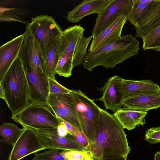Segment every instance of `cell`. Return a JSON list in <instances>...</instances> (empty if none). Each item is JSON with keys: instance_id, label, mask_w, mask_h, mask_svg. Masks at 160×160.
<instances>
[{"instance_id": "cell-1", "label": "cell", "mask_w": 160, "mask_h": 160, "mask_svg": "<svg viewBox=\"0 0 160 160\" xmlns=\"http://www.w3.org/2000/svg\"><path fill=\"white\" fill-rule=\"evenodd\" d=\"M124 129L113 115L100 108L98 121L87 150L95 160L127 157L130 148Z\"/></svg>"}, {"instance_id": "cell-2", "label": "cell", "mask_w": 160, "mask_h": 160, "mask_svg": "<svg viewBox=\"0 0 160 160\" xmlns=\"http://www.w3.org/2000/svg\"><path fill=\"white\" fill-rule=\"evenodd\" d=\"M140 49L139 42L136 38L131 34L126 35L96 51L87 53L82 65L89 72L99 66L112 68L138 54Z\"/></svg>"}, {"instance_id": "cell-3", "label": "cell", "mask_w": 160, "mask_h": 160, "mask_svg": "<svg viewBox=\"0 0 160 160\" xmlns=\"http://www.w3.org/2000/svg\"><path fill=\"white\" fill-rule=\"evenodd\" d=\"M0 86L12 116L18 114L30 104L28 84L19 57L15 59L0 81Z\"/></svg>"}, {"instance_id": "cell-4", "label": "cell", "mask_w": 160, "mask_h": 160, "mask_svg": "<svg viewBox=\"0 0 160 160\" xmlns=\"http://www.w3.org/2000/svg\"><path fill=\"white\" fill-rule=\"evenodd\" d=\"M11 118L23 128H30L35 130L57 129L61 122L47 106L31 103Z\"/></svg>"}, {"instance_id": "cell-5", "label": "cell", "mask_w": 160, "mask_h": 160, "mask_svg": "<svg viewBox=\"0 0 160 160\" xmlns=\"http://www.w3.org/2000/svg\"><path fill=\"white\" fill-rule=\"evenodd\" d=\"M81 130L89 141L92 139L99 118L100 108L80 90L70 92Z\"/></svg>"}, {"instance_id": "cell-6", "label": "cell", "mask_w": 160, "mask_h": 160, "mask_svg": "<svg viewBox=\"0 0 160 160\" xmlns=\"http://www.w3.org/2000/svg\"><path fill=\"white\" fill-rule=\"evenodd\" d=\"M26 30L32 34L42 53L63 32L53 18L46 15H39L32 18Z\"/></svg>"}, {"instance_id": "cell-7", "label": "cell", "mask_w": 160, "mask_h": 160, "mask_svg": "<svg viewBox=\"0 0 160 160\" xmlns=\"http://www.w3.org/2000/svg\"><path fill=\"white\" fill-rule=\"evenodd\" d=\"M47 107L58 118L82 130L70 92L59 95L49 94L47 100Z\"/></svg>"}, {"instance_id": "cell-8", "label": "cell", "mask_w": 160, "mask_h": 160, "mask_svg": "<svg viewBox=\"0 0 160 160\" xmlns=\"http://www.w3.org/2000/svg\"><path fill=\"white\" fill-rule=\"evenodd\" d=\"M24 128L22 134L12 147L8 160H20L30 154L46 150L42 145L35 130L30 128Z\"/></svg>"}, {"instance_id": "cell-9", "label": "cell", "mask_w": 160, "mask_h": 160, "mask_svg": "<svg viewBox=\"0 0 160 160\" xmlns=\"http://www.w3.org/2000/svg\"><path fill=\"white\" fill-rule=\"evenodd\" d=\"M133 4V0H112L103 11L98 14L92 30L93 38L116 17L123 16L128 19L132 12Z\"/></svg>"}, {"instance_id": "cell-10", "label": "cell", "mask_w": 160, "mask_h": 160, "mask_svg": "<svg viewBox=\"0 0 160 160\" xmlns=\"http://www.w3.org/2000/svg\"><path fill=\"white\" fill-rule=\"evenodd\" d=\"M24 39L18 56L22 59L31 63L40 75L48 78L45 70L42 50L32 34L25 32Z\"/></svg>"}, {"instance_id": "cell-11", "label": "cell", "mask_w": 160, "mask_h": 160, "mask_svg": "<svg viewBox=\"0 0 160 160\" xmlns=\"http://www.w3.org/2000/svg\"><path fill=\"white\" fill-rule=\"evenodd\" d=\"M35 130L42 145L46 149H56L67 151L86 150L78 144L70 134L65 137L59 135L57 132V129Z\"/></svg>"}, {"instance_id": "cell-12", "label": "cell", "mask_w": 160, "mask_h": 160, "mask_svg": "<svg viewBox=\"0 0 160 160\" xmlns=\"http://www.w3.org/2000/svg\"><path fill=\"white\" fill-rule=\"evenodd\" d=\"M128 18L118 16L110 22L94 37L93 38L88 52H93L106 44L120 38L123 27Z\"/></svg>"}, {"instance_id": "cell-13", "label": "cell", "mask_w": 160, "mask_h": 160, "mask_svg": "<svg viewBox=\"0 0 160 160\" xmlns=\"http://www.w3.org/2000/svg\"><path fill=\"white\" fill-rule=\"evenodd\" d=\"M118 87L123 102L127 100L139 95L160 92L158 84L150 80H132L121 78Z\"/></svg>"}, {"instance_id": "cell-14", "label": "cell", "mask_w": 160, "mask_h": 160, "mask_svg": "<svg viewBox=\"0 0 160 160\" xmlns=\"http://www.w3.org/2000/svg\"><path fill=\"white\" fill-rule=\"evenodd\" d=\"M85 29L80 25L69 27L60 35L58 47L59 57L75 51L89 38L83 36Z\"/></svg>"}, {"instance_id": "cell-15", "label": "cell", "mask_w": 160, "mask_h": 160, "mask_svg": "<svg viewBox=\"0 0 160 160\" xmlns=\"http://www.w3.org/2000/svg\"><path fill=\"white\" fill-rule=\"evenodd\" d=\"M25 32L0 46V81L18 57Z\"/></svg>"}, {"instance_id": "cell-16", "label": "cell", "mask_w": 160, "mask_h": 160, "mask_svg": "<svg viewBox=\"0 0 160 160\" xmlns=\"http://www.w3.org/2000/svg\"><path fill=\"white\" fill-rule=\"evenodd\" d=\"M112 0H83L67 13V19L70 22H79L84 17L91 14L100 13Z\"/></svg>"}, {"instance_id": "cell-17", "label": "cell", "mask_w": 160, "mask_h": 160, "mask_svg": "<svg viewBox=\"0 0 160 160\" xmlns=\"http://www.w3.org/2000/svg\"><path fill=\"white\" fill-rule=\"evenodd\" d=\"M121 78L115 75L110 78L102 88V95L98 99L103 102L106 109L114 112L122 109L123 103L118 87Z\"/></svg>"}, {"instance_id": "cell-18", "label": "cell", "mask_w": 160, "mask_h": 160, "mask_svg": "<svg viewBox=\"0 0 160 160\" xmlns=\"http://www.w3.org/2000/svg\"><path fill=\"white\" fill-rule=\"evenodd\" d=\"M123 109L147 112L160 108V92L139 95L125 101Z\"/></svg>"}, {"instance_id": "cell-19", "label": "cell", "mask_w": 160, "mask_h": 160, "mask_svg": "<svg viewBox=\"0 0 160 160\" xmlns=\"http://www.w3.org/2000/svg\"><path fill=\"white\" fill-rule=\"evenodd\" d=\"M160 25V0H156L153 6L147 15L135 27L136 38L143 40Z\"/></svg>"}, {"instance_id": "cell-20", "label": "cell", "mask_w": 160, "mask_h": 160, "mask_svg": "<svg viewBox=\"0 0 160 160\" xmlns=\"http://www.w3.org/2000/svg\"><path fill=\"white\" fill-rule=\"evenodd\" d=\"M147 113V112L122 109L114 112L113 115L124 129L131 130L136 126H143L146 124L145 118Z\"/></svg>"}, {"instance_id": "cell-21", "label": "cell", "mask_w": 160, "mask_h": 160, "mask_svg": "<svg viewBox=\"0 0 160 160\" xmlns=\"http://www.w3.org/2000/svg\"><path fill=\"white\" fill-rule=\"evenodd\" d=\"M59 37L53 41L42 53L46 74L48 77L54 79H55L56 70L59 58L58 47Z\"/></svg>"}, {"instance_id": "cell-22", "label": "cell", "mask_w": 160, "mask_h": 160, "mask_svg": "<svg viewBox=\"0 0 160 160\" xmlns=\"http://www.w3.org/2000/svg\"><path fill=\"white\" fill-rule=\"evenodd\" d=\"M156 0H133L131 13L128 19L135 27L152 9Z\"/></svg>"}, {"instance_id": "cell-23", "label": "cell", "mask_w": 160, "mask_h": 160, "mask_svg": "<svg viewBox=\"0 0 160 160\" xmlns=\"http://www.w3.org/2000/svg\"><path fill=\"white\" fill-rule=\"evenodd\" d=\"M24 130L21 129L12 122H5L0 126V134L2 141L8 145L12 147Z\"/></svg>"}, {"instance_id": "cell-24", "label": "cell", "mask_w": 160, "mask_h": 160, "mask_svg": "<svg viewBox=\"0 0 160 160\" xmlns=\"http://www.w3.org/2000/svg\"><path fill=\"white\" fill-rule=\"evenodd\" d=\"M77 57L78 54L76 51L66 53L60 56L56 68V74L60 76L67 78L70 77L72 75L73 68L74 58Z\"/></svg>"}, {"instance_id": "cell-25", "label": "cell", "mask_w": 160, "mask_h": 160, "mask_svg": "<svg viewBox=\"0 0 160 160\" xmlns=\"http://www.w3.org/2000/svg\"><path fill=\"white\" fill-rule=\"evenodd\" d=\"M63 150L49 149L48 150L34 154V157L38 160H65Z\"/></svg>"}, {"instance_id": "cell-26", "label": "cell", "mask_w": 160, "mask_h": 160, "mask_svg": "<svg viewBox=\"0 0 160 160\" xmlns=\"http://www.w3.org/2000/svg\"><path fill=\"white\" fill-rule=\"evenodd\" d=\"M49 94L62 95L69 93L71 90L69 89L59 83L56 79L48 77Z\"/></svg>"}, {"instance_id": "cell-27", "label": "cell", "mask_w": 160, "mask_h": 160, "mask_svg": "<svg viewBox=\"0 0 160 160\" xmlns=\"http://www.w3.org/2000/svg\"><path fill=\"white\" fill-rule=\"evenodd\" d=\"M160 36V25L152 31L143 40L142 48L144 51L148 48Z\"/></svg>"}, {"instance_id": "cell-28", "label": "cell", "mask_w": 160, "mask_h": 160, "mask_svg": "<svg viewBox=\"0 0 160 160\" xmlns=\"http://www.w3.org/2000/svg\"><path fill=\"white\" fill-rule=\"evenodd\" d=\"M145 139L151 144L160 142V126L152 128L146 132Z\"/></svg>"}, {"instance_id": "cell-29", "label": "cell", "mask_w": 160, "mask_h": 160, "mask_svg": "<svg viewBox=\"0 0 160 160\" xmlns=\"http://www.w3.org/2000/svg\"><path fill=\"white\" fill-rule=\"evenodd\" d=\"M71 136L78 144L87 150L89 144V141L82 130L76 127Z\"/></svg>"}, {"instance_id": "cell-30", "label": "cell", "mask_w": 160, "mask_h": 160, "mask_svg": "<svg viewBox=\"0 0 160 160\" xmlns=\"http://www.w3.org/2000/svg\"><path fill=\"white\" fill-rule=\"evenodd\" d=\"M57 131L58 134L61 137H65L69 134L66 128L62 122L58 126Z\"/></svg>"}, {"instance_id": "cell-31", "label": "cell", "mask_w": 160, "mask_h": 160, "mask_svg": "<svg viewBox=\"0 0 160 160\" xmlns=\"http://www.w3.org/2000/svg\"><path fill=\"white\" fill-rule=\"evenodd\" d=\"M59 119L61 122L63 123L69 133L71 135L75 131L76 127L61 119Z\"/></svg>"}, {"instance_id": "cell-32", "label": "cell", "mask_w": 160, "mask_h": 160, "mask_svg": "<svg viewBox=\"0 0 160 160\" xmlns=\"http://www.w3.org/2000/svg\"><path fill=\"white\" fill-rule=\"evenodd\" d=\"M148 49L160 52V36L148 48Z\"/></svg>"}, {"instance_id": "cell-33", "label": "cell", "mask_w": 160, "mask_h": 160, "mask_svg": "<svg viewBox=\"0 0 160 160\" xmlns=\"http://www.w3.org/2000/svg\"><path fill=\"white\" fill-rule=\"evenodd\" d=\"M127 158L126 157L122 156L107 158L100 160H127Z\"/></svg>"}, {"instance_id": "cell-34", "label": "cell", "mask_w": 160, "mask_h": 160, "mask_svg": "<svg viewBox=\"0 0 160 160\" xmlns=\"http://www.w3.org/2000/svg\"><path fill=\"white\" fill-rule=\"evenodd\" d=\"M0 98L4 99V95L3 89L2 87L0 86Z\"/></svg>"}, {"instance_id": "cell-35", "label": "cell", "mask_w": 160, "mask_h": 160, "mask_svg": "<svg viewBox=\"0 0 160 160\" xmlns=\"http://www.w3.org/2000/svg\"><path fill=\"white\" fill-rule=\"evenodd\" d=\"M154 160H160V152H157L155 154Z\"/></svg>"}, {"instance_id": "cell-36", "label": "cell", "mask_w": 160, "mask_h": 160, "mask_svg": "<svg viewBox=\"0 0 160 160\" xmlns=\"http://www.w3.org/2000/svg\"><path fill=\"white\" fill-rule=\"evenodd\" d=\"M31 160H38L35 157H34Z\"/></svg>"}]
</instances>
